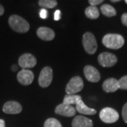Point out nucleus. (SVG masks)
Returning <instances> with one entry per match:
<instances>
[{
	"label": "nucleus",
	"instance_id": "39448f33",
	"mask_svg": "<svg viewBox=\"0 0 127 127\" xmlns=\"http://www.w3.org/2000/svg\"><path fill=\"white\" fill-rule=\"evenodd\" d=\"M83 88V81L80 76H74L68 81L66 87V92L68 95H74L81 91Z\"/></svg>",
	"mask_w": 127,
	"mask_h": 127
},
{
	"label": "nucleus",
	"instance_id": "ddd939ff",
	"mask_svg": "<svg viewBox=\"0 0 127 127\" xmlns=\"http://www.w3.org/2000/svg\"><path fill=\"white\" fill-rule=\"evenodd\" d=\"M37 35L41 40L45 41L52 40L55 37V32L47 27H40L37 31Z\"/></svg>",
	"mask_w": 127,
	"mask_h": 127
},
{
	"label": "nucleus",
	"instance_id": "9b49d317",
	"mask_svg": "<svg viewBox=\"0 0 127 127\" xmlns=\"http://www.w3.org/2000/svg\"><path fill=\"white\" fill-rule=\"evenodd\" d=\"M55 112V113L59 115L70 117L76 114V108L73 107L72 105L62 103V104H58L56 107Z\"/></svg>",
	"mask_w": 127,
	"mask_h": 127
},
{
	"label": "nucleus",
	"instance_id": "1a4fd4ad",
	"mask_svg": "<svg viewBox=\"0 0 127 127\" xmlns=\"http://www.w3.org/2000/svg\"><path fill=\"white\" fill-rule=\"evenodd\" d=\"M83 72L85 77L89 82L97 83L100 80L101 76L99 71L91 65H87L84 67Z\"/></svg>",
	"mask_w": 127,
	"mask_h": 127
},
{
	"label": "nucleus",
	"instance_id": "6ab92c4d",
	"mask_svg": "<svg viewBox=\"0 0 127 127\" xmlns=\"http://www.w3.org/2000/svg\"><path fill=\"white\" fill-rule=\"evenodd\" d=\"M82 100L81 97L78 95H65L64 98L63 103L64 104H76L79 100Z\"/></svg>",
	"mask_w": 127,
	"mask_h": 127
},
{
	"label": "nucleus",
	"instance_id": "f257e3e1",
	"mask_svg": "<svg viewBox=\"0 0 127 127\" xmlns=\"http://www.w3.org/2000/svg\"><path fill=\"white\" fill-rule=\"evenodd\" d=\"M124 38L119 34L109 33L105 35L102 38V44L106 47L112 50L122 48L124 45Z\"/></svg>",
	"mask_w": 127,
	"mask_h": 127
},
{
	"label": "nucleus",
	"instance_id": "a878e982",
	"mask_svg": "<svg viewBox=\"0 0 127 127\" xmlns=\"http://www.w3.org/2000/svg\"><path fill=\"white\" fill-rule=\"evenodd\" d=\"M121 21H122V23L123 25H124L125 26L127 27V14H123L122 15V17H121Z\"/></svg>",
	"mask_w": 127,
	"mask_h": 127
},
{
	"label": "nucleus",
	"instance_id": "f8f14e48",
	"mask_svg": "<svg viewBox=\"0 0 127 127\" xmlns=\"http://www.w3.org/2000/svg\"><path fill=\"white\" fill-rule=\"evenodd\" d=\"M2 109L6 114H16L22 112V106L16 101H9L4 104Z\"/></svg>",
	"mask_w": 127,
	"mask_h": 127
},
{
	"label": "nucleus",
	"instance_id": "f3484780",
	"mask_svg": "<svg viewBox=\"0 0 127 127\" xmlns=\"http://www.w3.org/2000/svg\"><path fill=\"white\" fill-rule=\"evenodd\" d=\"M100 11H101L102 14L107 17H112V16H115L117 15L116 9H114L113 6H112L111 5L107 4L102 5L100 7Z\"/></svg>",
	"mask_w": 127,
	"mask_h": 127
},
{
	"label": "nucleus",
	"instance_id": "2f4dec72",
	"mask_svg": "<svg viewBox=\"0 0 127 127\" xmlns=\"http://www.w3.org/2000/svg\"><path fill=\"white\" fill-rule=\"evenodd\" d=\"M125 2H126V3L127 4V0H126V1H125Z\"/></svg>",
	"mask_w": 127,
	"mask_h": 127
},
{
	"label": "nucleus",
	"instance_id": "4468645a",
	"mask_svg": "<svg viewBox=\"0 0 127 127\" xmlns=\"http://www.w3.org/2000/svg\"><path fill=\"white\" fill-rule=\"evenodd\" d=\"M102 89L106 93H114L119 89V82L114 78H109L102 83Z\"/></svg>",
	"mask_w": 127,
	"mask_h": 127
},
{
	"label": "nucleus",
	"instance_id": "f03ea898",
	"mask_svg": "<svg viewBox=\"0 0 127 127\" xmlns=\"http://www.w3.org/2000/svg\"><path fill=\"white\" fill-rule=\"evenodd\" d=\"M9 24L14 31L25 33L30 29V25L26 20L18 15H11L9 18Z\"/></svg>",
	"mask_w": 127,
	"mask_h": 127
},
{
	"label": "nucleus",
	"instance_id": "4be33fe9",
	"mask_svg": "<svg viewBox=\"0 0 127 127\" xmlns=\"http://www.w3.org/2000/svg\"><path fill=\"white\" fill-rule=\"evenodd\" d=\"M119 88L122 90H127V75L124 76L118 81Z\"/></svg>",
	"mask_w": 127,
	"mask_h": 127
},
{
	"label": "nucleus",
	"instance_id": "a211bd4d",
	"mask_svg": "<svg viewBox=\"0 0 127 127\" xmlns=\"http://www.w3.org/2000/svg\"><path fill=\"white\" fill-rule=\"evenodd\" d=\"M85 14L87 18L93 19V20L97 19L100 16V12H99L98 8H97L96 6H90L87 7L85 11Z\"/></svg>",
	"mask_w": 127,
	"mask_h": 127
},
{
	"label": "nucleus",
	"instance_id": "393cba45",
	"mask_svg": "<svg viewBox=\"0 0 127 127\" xmlns=\"http://www.w3.org/2000/svg\"><path fill=\"white\" fill-rule=\"evenodd\" d=\"M89 4L93 6H96L97 5L100 4L101 3L103 2V0H89L88 1Z\"/></svg>",
	"mask_w": 127,
	"mask_h": 127
},
{
	"label": "nucleus",
	"instance_id": "9d476101",
	"mask_svg": "<svg viewBox=\"0 0 127 127\" xmlns=\"http://www.w3.org/2000/svg\"><path fill=\"white\" fill-rule=\"evenodd\" d=\"M17 80L23 86H28L33 81L34 74L28 69H22L17 74Z\"/></svg>",
	"mask_w": 127,
	"mask_h": 127
},
{
	"label": "nucleus",
	"instance_id": "aec40b11",
	"mask_svg": "<svg viewBox=\"0 0 127 127\" xmlns=\"http://www.w3.org/2000/svg\"><path fill=\"white\" fill-rule=\"evenodd\" d=\"M38 4L42 8L45 9H53L57 5V1L55 0H40Z\"/></svg>",
	"mask_w": 127,
	"mask_h": 127
},
{
	"label": "nucleus",
	"instance_id": "7c9ffc66",
	"mask_svg": "<svg viewBox=\"0 0 127 127\" xmlns=\"http://www.w3.org/2000/svg\"><path fill=\"white\" fill-rule=\"evenodd\" d=\"M111 1H112V2H113V3H116V2H119V1H120V0H112Z\"/></svg>",
	"mask_w": 127,
	"mask_h": 127
},
{
	"label": "nucleus",
	"instance_id": "bb28decb",
	"mask_svg": "<svg viewBox=\"0 0 127 127\" xmlns=\"http://www.w3.org/2000/svg\"><path fill=\"white\" fill-rule=\"evenodd\" d=\"M54 18L55 21H59L61 18V11L60 10H56L54 15Z\"/></svg>",
	"mask_w": 127,
	"mask_h": 127
},
{
	"label": "nucleus",
	"instance_id": "b1692460",
	"mask_svg": "<svg viewBox=\"0 0 127 127\" xmlns=\"http://www.w3.org/2000/svg\"><path fill=\"white\" fill-rule=\"evenodd\" d=\"M48 12L45 9H42L40 11V17L42 19H45L47 17Z\"/></svg>",
	"mask_w": 127,
	"mask_h": 127
},
{
	"label": "nucleus",
	"instance_id": "7ed1b4c3",
	"mask_svg": "<svg viewBox=\"0 0 127 127\" xmlns=\"http://www.w3.org/2000/svg\"><path fill=\"white\" fill-rule=\"evenodd\" d=\"M83 45L88 54H95L97 49V44L95 36L90 32H86L83 36Z\"/></svg>",
	"mask_w": 127,
	"mask_h": 127
},
{
	"label": "nucleus",
	"instance_id": "c756f323",
	"mask_svg": "<svg viewBox=\"0 0 127 127\" xmlns=\"http://www.w3.org/2000/svg\"><path fill=\"white\" fill-rule=\"evenodd\" d=\"M0 127H5V122L3 119H0Z\"/></svg>",
	"mask_w": 127,
	"mask_h": 127
},
{
	"label": "nucleus",
	"instance_id": "cd10ccee",
	"mask_svg": "<svg viewBox=\"0 0 127 127\" xmlns=\"http://www.w3.org/2000/svg\"><path fill=\"white\" fill-rule=\"evenodd\" d=\"M4 13V9L2 6V5L0 4V16H2Z\"/></svg>",
	"mask_w": 127,
	"mask_h": 127
},
{
	"label": "nucleus",
	"instance_id": "c85d7f7f",
	"mask_svg": "<svg viewBox=\"0 0 127 127\" xmlns=\"http://www.w3.org/2000/svg\"><path fill=\"white\" fill-rule=\"evenodd\" d=\"M18 66L17 65H16V64H14V65H12V66H11V70L13 71H16L17 70H18Z\"/></svg>",
	"mask_w": 127,
	"mask_h": 127
},
{
	"label": "nucleus",
	"instance_id": "423d86ee",
	"mask_svg": "<svg viewBox=\"0 0 127 127\" xmlns=\"http://www.w3.org/2000/svg\"><path fill=\"white\" fill-rule=\"evenodd\" d=\"M53 79V71L52 69L49 66H45L41 71L38 83L40 86L42 88H47L50 86L52 82Z\"/></svg>",
	"mask_w": 127,
	"mask_h": 127
},
{
	"label": "nucleus",
	"instance_id": "20e7f679",
	"mask_svg": "<svg viewBox=\"0 0 127 127\" xmlns=\"http://www.w3.org/2000/svg\"><path fill=\"white\" fill-rule=\"evenodd\" d=\"M119 115L115 109L110 107H105L100 112V119L106 124H112L117 122Z\"/></svg>",
	"mask_w": 127,
	"mask_h": 127
},
{
	"label": "nucleus",
	"instance_id": "2eb2a0df",
	"mask_svg": "<svg viewBox=\"0 0 127 127\" xmlns=\"http://www.w3.org/2000/svg\"><path fill=\"white\" fill-rule=\"evenodd\" d=\"M72 127H93V123L90 119L78 115L72 121Z\"/></svg>",
	"mask_w": 127,
	"mask_h": 127
},
{
	"label": "nucleus",
	"instance_id": "412c9836",
	"mask_svg": "<svg viewBox=\"0 0 127 127\" xmlns=\"http://www.w3.org/2000/svg\"><path fill=\"white\" fill-rule=\"evenodd\" d=\"M44 127H62L61 123L55 118L47 119L44 124Z\"/></svg>",
	"mask_w": 127,
	"mask_h": 127
},
{
	"label": "nucleus",
	"instance_id": "0eeeda50",
	"mask_svg": "<svg viewBox=\"0 0 127 127\" xmlns=\"http://www.w3.org/2000/svg\"><path fill=\"white\" fill-rule=\"evenodd\" d=\"M117 62V57L110 52H102L98 56V63L103 67H112Z\"/></svg>",
	"mask_w": 127,
	"mask_h": 127
},
{
	"label": "nucleus",
	"instance_id": "6e6552de",
	"mask_svg": "<svg viewBox=\"0 0 127 127\" xmlns=\"http://www.w3.org/2000/svg\"><path fill=\"white\" fill-rule=\"evenodd\" d=\"M36 64L37 59L31 54H23L18 59V64L23 69L32 68L36 65Z\"/></svg>",
	"mask_w": 127,
	"mask_h": 127
},
{
	"label": "nucleus",
	"instance_id": "dca6fc26",
	"mask_svg": "<svg viewBox=\"0 0 127 127\" xmlns=\"http://www.w3.org/2000/svg\"><path fill=\"white\" fill-rule=\"evenodd\" d=\"M76 109L77 110L78 112L85 115H93L97 113V111L95 109L87 107L82 100H79L77 102Z\"/></svg>",
	"mask_w": 127,
	"mask_h": 127
},
{
	"label": "nucleus",
	"instance_id": "5701e85b",
	"mask_svg": "<svg viewBox=\"0 0 127 127\" xmlns=\"http://www.w3.org/2000/svg\"><path fill=\"white\" fill-rule=\"evenodd\" d=\"M122 117L125 123L127 124V102L124 105L122 108Z\"/></svg>",
	"mask_w": 127,
	"mask_h": 127
}]
</instances>
